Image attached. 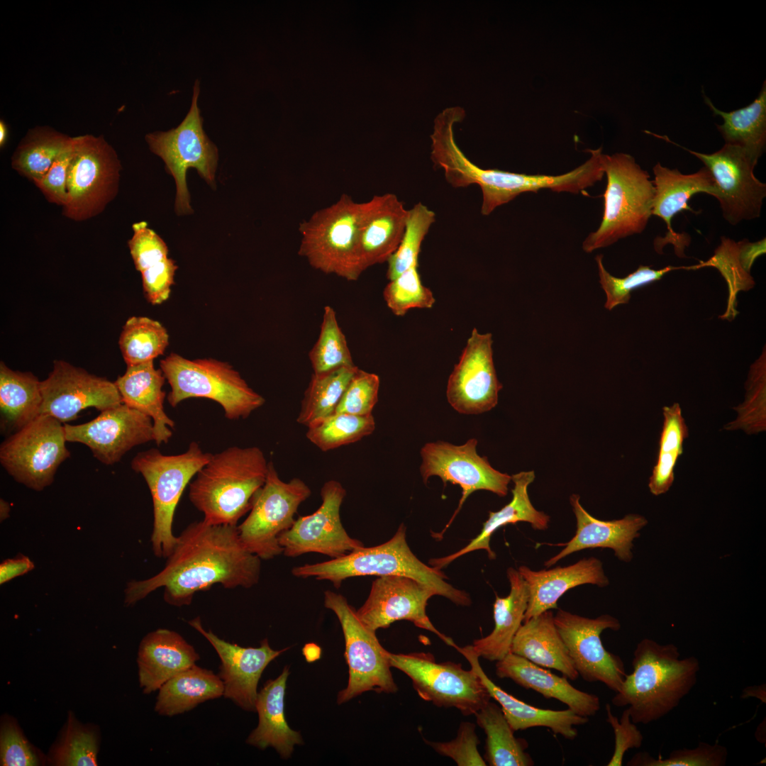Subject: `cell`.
I'll list each match as a JSON object with an SVG mask.
<instances>
[{"mask_svg": "<svg viewBox=\"0 0 766 766\" xmlns=\"http://www.w3.org/2000/svg\"><path fill=\"white\" fill-rule=\"evenodd\" d=\"M42 401L41 381L37 377L31 372L14 371L1 362V428L21 429L40 415Z\"/></svg>", "mask_w": 766, "mask_h": 766, "instance_id": "cell-38", "label": "cell"}, {"mask_svg": "<svg viewBox=\"0 0 766 766\" xmlns=\"http://www.w3.org/2000/svg\"><path fill=\"white\" fill-rule=\"evenodd\" d=\"M118 344L127 366H132L163 355L169 344V334L157 321L132 316L123 327Z\"/></svg>", "mask_w": 766, "mask_h": 766, "instance_id": "cell-45", "label": "cell"}, {"mask_svg": "<svg viewBox=\"0 0 766 766\" xmlns=\"http://www.w3.org/2000/svg\"><path fill=\"white\" fill-rule=\"evenodd\" d=\"M268 462L260 448L233 446L212 455L189 483V497L213 525L237 526L264 484Z\"/></svg>", "mask_w": 766, "mask_h": 766, "instance_id": "cell-4", "label": "cell"}, {"mask_svg": "<svg viewBox=\"0 0 766 766\" xmlns=\"http://www.w3.org/2000/svg\"><path fill=\"white\" fill-rule=\"evenodd\" d=\"M510 592L496 596L493 605L494 627L487 636L476 639L471 645L479 657L489 661L501 660L511 652L513 639L523 622L528 601L527 584L518 570H507Z\"/></svg>", "mask_w": 766, "mask_h": 766, "instance_id": "cell-36", "label": "cell"}, {"mask_svg": "<svg viewBox=\"0 0 766 766\" xmlns=\"http://www.w3.org/2000/svg\"><path fill=\"white\" fill-rule=\"evenodd\" d=\"M554 621L578 675L587 682H601L618 692L627 675L624 664L618 655L605 649L600 635L606 629L618 631L619 621L609 614L589 618L562 609L557 610Z\"/></svg>", "mask_w": 766, "mask_h": 766, "instance_id": "cell-17", "label": "cell"}, {"mask_svg": "<svg viewBox=\"0 0 766 766\" xmlns=\"http://www.w3.org/2000/svg\"><path fill=\"white\" fill-rule=\"evenodd\" d=\"M177 270L174 260L167 257L141 272L143 292L148 302L160 304L169 299Z\"/></svg>", "mask_w": 766, "mask_h": 766, "instance_id": "cell-57", "label": "cell"}, {"mask_svg": "<svg viewBox=\"0 0 766 766\" xmlns=\"http://www.w3.org/2000/svg\"><path fill=\"white\" fill-rule=\"evenodd\" d=\"M438 753L452 758L459 766H485V760L478 750L479 740L472 723L462 722L457 737L448 742L426 741Z\"/></svg>", "mask_w": 766, "mask_h": 766, "instance_id": "cell-55", "label": "cell"}, {"mask_svg": "<svg viewBox=\"0 0 766 766\" xmlns=\"http://www.w3.org/2000/svg\"><path fill=\"white\" fill-rule=\"evenodd\" d=\"M100 746L98 727L82 723L69 711L60 735L46 756L53 766H96Z\"/></svg>", "mask_w": 766, "mask_h": 766, "instance_id": "cell-42", "label": "cell"}, {"mask_svg": "<svg viewBox=\"0 0 766 766\" xmlns=\"http://www.w3.org/2000/svg\"><path fill=\"white\" fill-rule=\"evenodd\" d=\"M194 648L178 633L159 628L140 641L137 657L139 685L145 694L159 689L170 678L196 665Z\"/></svg>", "mask_w": 766, "mask_h": 766, "instance_id": "cell-28", "label": "cell"}, {"mask_svg": "<svg viewBox=\"0 0 766 766\" xmlns=\"http://www.w3.org/2000/svg\"><path fill=\"white\" fill-rule=\"evenodd\" d=\"M34 567L31 560L22 555L6 559L0 565V584H3L13 578L26 574L33 570Z\"/></svg>", "mask_w": 766, "mask_h": 766, "instance_id": "cell-60", "label": "cell"}, {"mask_svg": "<svg viewBox=\"0 0 766 766\" xmlns=\"http://www.w3.org/2000/svg\"><path fill=\"white\" fill-rule=\"evenodd\" d=\"M72 142L73 137L48 126L31 128L12 155V167L35 183L47 173L56 158Z\"/></svg>", "mask_w": 766, "mask_h": 766, "instance_id": "cell-41", "label": "cell"}, {"mask_svg": "<svg viewBox=\"0 0 766 766\" xmlns=\"http://www.w3.org/2000/svg\"><path fill=\"white\" fill-rule=\"evenodd\" d=\"M486 733L485 761L490 766H532L526 740L516 738L501 706L489 701L475 714Z\"/></svg>", "mask_w": 766, "mask_h": 766, "instance_id": "cell-40", "label": "cell"}, {"mask_svg": "<svg viewBox=\"0 0 766 766\" xmlns=\"http://www.w3.org/2000/svg\"><path fill=\"white\" fill-rule=\"evenodd\" d=\"M518 570L528 590L523 622L544 611L558 609L557 601L572 588L585 584L604 587L609 584L602 562L594 557L583 558L567 567L533 571L522 565Z\"/></svg>", "mask_w": 766, "mask_h": 766, "instance_id": "cell-27", "label": "cell"}, {"mask_svg": "<svg viewBox=\"0 0 766 766\" xmlns=\"http://www.w3.org/2000/svg\"><path fill=\"white\" fill-rule=\"evenodd\" d=\"M492 335L474 328L447 384L448 403L458 413L479 414L494 408L502 384L493 360Z\"/></svg>", "mask_w": 766, "mask_h": 766, "instance_id": "cell-21", "label": "cell"}, {"mask_svg": "<svg viewBox=\"0 0 766 766\" xmlns=\"http://www.w3.org/2000/svg\"><path fill=\"white\" fill-rule=\"evenodd\" d=\"M580 496L573 494L570 503L577 520L575 535L567 543L558 544L565 548L545 562L550 567L566 556L587 548H611L616 557L626 562L633 558V540L647 525V519L639 514H628L621 519L601 521L591 516L581 505Z\"/></svg>", "mask_w": 766, "mask_h": 766, "instance_id": "cell-26", "label": "cell"}, {"mask_svg": "<svg viewBox=\"0 0 766 766\" xmlns=\"http://www.w3.org/2000/svg\"><path fill=\"white\" fill-rule=\"evenodd\" d=\"M437 595L434 589L411 577L399 575L379 577L372 582L369 596L356 614L362 623L375 632L400 620L437 635L447 645L455 647L449 637L440 633L426 614L428 599Z\"/></svg>", "mask_w": 766, "mask_h": 766, "instance_id": "cell-20", "label": "cell"}, {"mask_svg": "<svg viewBox=\"0 0 766 766\" xmlns=\"http://www.w3.org/2000/svg\"><path fill=\"white\" fill-rule=\"evenodd\" d=\"M66 442L62 423L40 414L1 443L0 462L16 482L41 491L52 483L58 467L70 456Z\"/></svg>", "mask_w": 766, "mask_h": 766, "instance_id": "cell-15", "label": "cell"}, {"mask_svg": "<svg viewBox=\"0 0 766 766\" xmlns=\"http://www.w3.org/2000/svg\"><path fill=\"white\" fill-rule=\"evenodd\" d=\"M311 494L309 487L299 478L282 481L269 462L265 482L252 499L249 515L238 526L245 548L261 560L283 553L278 538L292 527L299 505Z\"/></svg>", "mask_w": 766, "mask_h": 766, "instance_id": "cell-12", "label": "cell"}, {"mask_svg": "<svg viewBox=\"0 0 766 766\" xmlns=\"http://www.w3.org/2000/svg\"><path fill=\"white\" fill-rule=\"evenodd\" d=\"M379 384L377 374L358 368L344 391L335 413L371 415L378 401Z\"/></svg>", "mask_w": 766, "mask_h": 766, "instance_id": "cell-54", "label": "cell"}, {"mask_svg": "<svg viewBox=\"0 0 766 766\" xmlns=\"http://www.w3.org/2000/svg\"><path fill=\"white\" fill-rule=\"evenodd\" d=\"M689 152L703 162L711 173L718 189L716 199L719 201L724 219L736 226L743 221L760 216L766 196V184L757 179L754 169L757 163L743 148L725 144L712 154L691 150L667 136L648 133Z\"/></svg>", "mask_w": 766, "mask_h": 766, "instance_id": "cell-16", "label": "cell"}, {"mask_svg": "<svg viewBox=\"0 0 766 766\" xmlns=\"http://www.w3.org/2000/svg\"><path fill=\"white\" fill-rule=\"evenodd\" d=\"M221 696L223 685L218 675L194 665L170 678L159 689L155 711L161 716H173Z\"/></svg>", "mask_w": 766, "mask_h": 766, "instance_id": "cell-37", "label": "cell"}, {"mask_svg": "<svg viewBox=\"0 0 766 766\" xmlns=\"http://www.w3.org/2000/svg\"><path fill=\"white\" fill-rule=\"evenodd\" d=\"M726 747L716 743L699 742L693 749L672 751L667 758H655L647 752L635 754L628 762L632 766H723L727 759Z\"/></svg>", "mask_w": 766, "mask_h": 766, "instance_id": "cell-52", "label": "cell"}, {"mask_svg": "<svg viewBox=\"0 0 766 766\" xmlns=\"http://www.w3.org/2000/svg\"><path fill=\"white\" fill-rule=\"evenodd\" d=\"M292 572L297 577H314L318 580L330 581L337 589L343 580L354 577L405 576L431 587L437 595L457 605L471 604L469 595L448 583V577L440 570L424 564L416 557L406 543L404 523L391 539L381 545L362 546L338 558L295 567Z\"/></svg>", "mask_w": 766, "mask_h": 766, "instance_id": "cell-5", "label": "cell"}, {"mask_svg": "<svg viewBox=\"0 0 766 766\" xmlns=\"http://www.w3.org/2000/svg\"><path fill=\"white\" fill-rule=\"evenodd\" d=\"M409 209L394 194L374 195L363 202L357 253L360 268L387 262L404 233Z\"/></svg>", "mask_w": 766, "mask_h": 766, "instance_id": "cell-25", "label": "cell"}, {"mask_svg": "<svg viewBox=\"0 0 766 766\" xmlns=\"http://www.w3.org/2000/svg\"><path fill=\"white\" fill-rule=\"evenodd\" d=\"M477 445L476 438H470L461 445L437 441L426 443L421 450L420 472L425 483L430 477L437 476L445 485L450 482L462 490L458 507L442 533L474 492L487 490L499 496L508 494L511 476L493 468L486 457L478 455Z\"/></svg>", "mask_w": 766, "mask_h": 766, "instance_id": "cell-18", "label": "cell"}, {"mask_svg": "<svg viewBox=\"0 0 766 766\" xmlns=\"http://www.w3.org/2000/svg\"><path fill=\"white\" fill-rule=\"evenodd\" d=\"M765 238L755 243H750L746 239L738 242L740 263L746 272L750 274L756 258L765 253Z\"/></svg>", "mask_w": 766, "mask_h": 766, "instance_id": "cell-61", "label": "cell"}, {"mask_svg": "<svg viewBox=\"0 0 766 766\" xmlns=\"http://www.w3.org/2000/svg\"><path fill=\"white\" fill-rule=\"evenodd\" d=\"M496 675L501 679H510L525 689L534 690L545 698L555 699L584 717L595 715L600 709L596 695L576 689L565 676L560 677L511 652L496 662Z\"/></svg>", "mask_w": 766, "mask_h": 766, "instance_id": "cell-30", "label": "cell"}, {"mask_svg": "<svg viewBox=\"0 0 766 766\" xmlns=\"http://www.w3.org/2000/svg\"><path fill=\"white\" fill-rule=\"evenodd\" d=\"M363 202L343 194L300 223L299 255L314 269L356 281L362 274L357 245Z\"/></svg>", "mask_w": 766, "mask_h": 766, "instance_id": "cell-7", "label": "cell"}, {"mask_svg": "<svg viewBox=\"0 0 766 766\" xmlns=\"http://www.w3.org/2000/svg\"><path fill=\"white\" fill-rule=\"evenodd\" d=\"M212 455L192 442L182 454L167 455L152 448L133 458L132 469L142 474L151 493L154 514L151 543L157 557L167 558L172 553L177 541L172 533L177 506L187 485Z\"/></svg>", "mask_w": 766, "mask_h": 766, "instance_id": "cell-9", "label": "cell"}, {"mask_svg": "<svg viewBox=\"0 0 766 766\" xmlns=\"http://www.w3.org/2000/svg\"><path fill=\"white\" fill-rule=\"evenodd\" d=\"M165 379L162 370L155 369L150 361L127 366L126 372L114 382L122 403L152 420L154 441L157 445L169 442L175 426L164 409L166 393L162 387Z\"/></svg>", "mask_w": 766, "mask_h": 766, "instance_id": "cell-31", "label": "cell"}, {"mask_svg": "<svg viewBox=\"0 0 766 766\" xmlns=\"http://www.w3.org/2000/svg\"><path fill=\"white\" fill-rule=\"evenodd\" d=\"M374 429L372 414L334 413L308 427L306 436L322 451H328L357 442L372 433Z\"/></svg>", "mask_w": 766, "mask_h": 766, "instance_id": "cell-46", "label": "cell"}, {"mask_svg": "<svg viewBox=\"0 0 766 766\" xmlns=\"http://www.w3.org/2000/svg\"><path fill=\"white\" fill-rule=\"evenodd\" d=\"M595 260L599 283L606 296L604 307L609 311L620 304H628L632 291L660 280L672 270L686 269V267L667 266L660 270H654L649 266L640 265L633 272L625 277L618 278L611 275L605 269L602 255L596 256Z\"/></svg>", "mask_w": 766, "mask_h": 766, "instance_id": "cell-51", "label": "cell"}, {"mask_svg": "<svg viewBox=\"0 0 766 766\" xmlns=\"http://www.w3.org/2000/svg\"><path fill=\"white\" fill-rule=\"evenodd\" d=\"M702 93L714 116L723 118V123L716 127L725 144L740 147L758 160L766 146V82L751 104L729 112L717 109L704 90Z\"/></svg>", "mask_w": 766, "mask_h": 766, "instance_id": "cell-39", "label": "cell"}, {"mask_svg": "<svg viewBox=\"0 0 766 766\" xmlns=\"http://www.w3.org/2000/svg\"><path fill=\"white\" fill-rule=\"evenodd\" d=\"M64 428L67 442L87 445L106 465L118 462L133 447L155 439L152 420L123 404L101 411L87 423H65Z\"/></svg>", "mask_w": 766, "mask_h": 766, "instance_id": "cell-23", "label": "cell"}, {"mask_svg": "<svg viewBox=\"0 0 766 766\" xmlns=\"http://www.w3.org/2000/svg\"><path fill=\"white\" fill-rule=\"evenodd\" d=\"M72 155L73 142L69 148L56 158L47 173L35 182L50 202L62 206L67 200V181Z\"/></svg>", "mask_w": 766, "mask_h": 766, "instance_id": "cell-59", "label": "cell"}, {"mask_svg": "<svg viewBox=\"0 0 766 766\" xmlns=\"http://www.w3.org/2000/svg\"><path fill=\"white\" fill-rule=\"evenodd\" d=\"M357 369L355 365L324 373H313L301 401L297 422L308 428L334 413Z\"/></svg>", "mask_w": 766, "mask_h": 766, "instance_id": "cell-44", "label": "cell"}, {"mask_svg": "<svg viewBox=\"0 0 766 766\" xmlns=\"http://www.w3.org/2000/svg\"><path fill=\"white\" fill-rule=\"evenodd\" d=\"M554 616L548 610L524 621L513 639L511 653L574 680L579 675L556 628Z\"/></svg>", "mask_w": 766, "mask_h": 766, "instance_id": "cell-35", "label": "cell"}, {"mask_svg": "<svg viewBox=\"0 0 766 766\" xmlns=\"http://www.w3.org/2000/svg\"><path fill=\"white\" fill-rule=\"evenodd\" d=\"M601 165L607 179L604 213L599 228L582 243L587 253L642 233L653 212V182L633 157L626 153L603 154Z\"/></svg>", "mask_w": 766, "mask_h": 766, "instance_id": "cell-6", "label": "cell"}, {"mask_svg": "<svg viewBox=\"0 0 766 766\" xmlns=\"http://www.w3.org/2000/svg\"><path fill=\"white\" fill-rule=\"evenodd\" d=\"M309 358L313 373H324L344 367L355 366L335 311L330 306L323 309L319 335L309 351Z\"/></svg>", "mask_w": 766, "mask_h": 766, "instance_id": "cell-47", "label": "cell"}, {"mask_svg": "<svg viewBox=\"0 0 766 766\" xmlns=\"http://www.w3.org/2000/svg\"><path fill=\"white\" fill-rule=\"evenodd\" d=\"M738 243L721 238V243L715 250L714 255L706 262L687 267V270H697L704 267L717 268L726 279L728 287L727 309L722 319L732 321L738 313L736 310V296L740 291H748L753 287L755 282L750 274L742 267L738 257Z\"/></svg>", "mask_w": 766, "mask_h": 766, "instance_id": "cell-49", "label": "cell"}, {"mask_svg": "<svg viewBox=\"0 0 766 766\" xmlns=\"http://www.w3.org/2000/svg\"><path fill=\"white\" fill-rule=\"evenodd\" d=\"M662 414L664 421L657 460L648 483L650 492L655 496L666 493L672 485L675 467L683 453L684 440L689 436V429L678 403L664 406Z\"/></svg>", "mask_w": 766, "mask_h": 766, "instance_id": "cell-43", "label": "cell"}, {"mask_svg": "<svg viewBox=\"0 0 766 766\" xmlns=\"http://www.w3.org/2000/svg\"><path fill=\"white\" fill-rule=\"evenodd\" d=\"M324 606L338 618L345 638V657L349 667L348 686L338 695L342 704L368 691L394 693L398 690L390 670L388 652L379 642L375 632L367 628L356 610L342 594L324 592Z\"/></svg>", "mask_w": 766, "mask_h": 766, "instance_id": "cell-13", "label": "cell"}, {"mask_svg": "<svg viewBox=\"0 0 766 766\" xmlns=\"http://www.w3.org/2000/svg\"><path fill=\"white\" fill-rule=\"evenodd\" d=\"M435 220V213L421 202L409 209L402 239L387 261V278L389 281L412 266L418 265L422 243Z\"/></svg>", "mask_w": 766, "mask_h": 766, "instance_id": "cell-48", "label": "cell"}, {"mask_svg": "<svg viewBox=\"0 0 766 766\" xmlns=\"http://www.w3.org/2000/svg\"><path fill=\"white\" fill-rule=\"evenodd\" d=\"M391 667L405 673L418 696L439 707H454L462 714H475L491 699L481 679L459 663L437 662L431 653L388 652Z\"/></svg>", "mask_w": 766, "mask_h": 766, "instance_id": "cell-14", "label": "cell"}, {"mask_svg": "<svg viewBox=\"0 0 766 766\" xmlns=\"http://www.w3.org/2000/svg\"><path fill=\"white\" fill-rule=\"evenodd\" d=\"M653 170L655 196L652 215L660 217L665 223L666 238L677 242L682 236L672 229L673 218L682 211L695 212L688 202L697 193L708 194L716 198L718 189L715 180L705 166L695 173L684 174L677 169H670L657 162Z\"/></svg>", "mask_w": 766, "mask_h": 766, "instance_id": "cell-34", "label": "cell"}, {"mask_svg": "<svg viewBox=\"0 0 766 766\" xmlns=\"http://www.w3.org/2000/svg\"><path fill=\"white\" fill-rule=\"evenodd\" d=\"M261 559L242 543L238 526L190 523L177 536L165 567L145 580H133L125 589L131 606L160 587L170 605H189L194 595L220 584L226 589L250 588L260 577Z\"/></svg>", "mask_w": 766, "mask_h": 766, "instance_id": "cell-1", "label": "cell"}, {"mask_svg": "<svg viewBox=\"0 0 766 766\" xmlns=\"http://www.w3.org/2000/svg\"><path fill=\"white\" fill-rule=\"evenodd\" d=\"M199 92V82L196 79L190 109L177 127L145 135L150 150L162 159L167 171L175 180V211L178 215L192 213L186 178L188 169H196L208 184L215 186L218 153L203 129V118L198 106Z\"/></svg>", "mask_w": 766, "mask_h": 766, "instance_id": "cell-10", "label": "cell"}, {"mask_svg": "<svg viewBox=\"0 0 766 766\" xmlns=\"http://www.w3.org/2000/svg\"><path fill=\"white\" fill-rule=\"evenodd\" d=\"M535 478L533 471H522L513 474L511 480L514 486L511 490V501L497 511H489V518L484 523L481 532L468 545L446 557L432 558L429 564L440 570L460 556L477 550H485L488 557L494 559L496 555L489 544L491 536L500 527L507 524L527 522L535 530L548 529L550 516L535 509L528 494V487Z\"/></svg>", "mask_w": 766, "mask_h": 766, "instance_id": "cell-32", "label": "cell"}, {"mask_svg": "<svg viewBox=\"0 0 766 766\" xmlns=\"http://www.w3.org/2000/svg\"><path fill=\"white\" fill-rule=\"evenodd\" d=\"M133 235L128 242L135 267L143 272L156 263L167 258L169 250L165 241L146 222L133 225Z\"/></svg>", "mask_w": 766, "mask_h": 766, "instance_id": "cell-56", "label": "cell"}, {"mask_svg": "<svg viewBox=\"0 0 766 766\" xmlns=\"http://www.w3.org/2000/svg\"><path fill=\"white\" fill-rule=\"evenodd\" d=\"M626 675L612 698L618 707L628 706L634 723L648 724L675 709L695 686L700 670L694 656L680 658L678 648L644 638L638 643Z\"/></svg>", "mask_w": 766, "mask_h": 766, "instance_id": "cell-2", "label": "cell"}, {"mask_svg": "<svg viewBox=\"0 0 766 766\" xmlns=\"http://www.w3.org/2000/svg\"><path fill=\"white\" fill-rule=\"evenodd\" d=\"M8 129L5 122L2 120L0 121V146L3 147L7 139Z\"/></svg>", "mask_w": 766, "mask_h": 766, "instance_id": "cell-63", "label": "cell"}, {"mask_svg": "<svg viewBox=\"0 0 766 766\" xmlns=\"http://www.w3.org/2000/svg\"><path fill=\"white\" fill-rule=\"evenodd\" d=\"M303 654L308 662L318 660L321 657V648L315 643H307L303 648Z\"/></svg>", "mask_w": 766, "mask_h": 766, "instance_id": "cell-62", "label": "cell"}, {"mask_svg": "<svg viewBox=\"0 0 766 766\" xmlns=\"http://www.w3.org/2000/svg\"><path fill=\"white\" fill-rule=\"evenodd\" d=\"M590 158L572 171L560 175L527 174L494 169H483L472 162L455 140L443 143L436 151L434 165L443 170L454 187L477 184L482 196L481 213L488 216L497 207L525 192L549 189L556 192L579 194L601 181L604 175L601 148L590 150Z\"/></svg>", "mask_w": 766, "mask_h": 766, "instance_id": "cell-3", "label": "cell"}, {"mask_svg": "<svg viewBox=\"0 0 766 766\" xmlns=\"http://www.w3.org/2000/svg\"><path fill=\"white\" fill-rule=\"evenodd\" d=\"M383 296L387 307L397 316H404L412 309H431L435 302L432 291L422 284L418 265L389 281Z\"/></svg>", "mask_w": 766, "mask_h": 766, "instance_id": "cell-50", "label": "cell"}, {"mask_svg": "<svg viewBox=\"0 0 766 766\" xmlns=\"http://www.w3.org/2000/svg\"><path fill=\"white\" fill-rule=\"evenodd\" d=\"M160 366L171 387L167 401L172 407L189 398H205L220 404L226 418L238 420L248 417L265 402L228 362L189 360L172 353Z\"/></svg>", "mask_w": 766, "mask_h": 766, "instance_id": "cell-8", "label": "cell"}, {"mask_svg": "<svg viewBox=\"0 0 766 766\" xmlns=\"http://www.w3.org/2000/svg\"><path fill=\"white\" fill-rule=\"evenodd\" d=\"M45 763L46 756L29 742L16 720L4 715L0 724V765L38 766Z\"/></svg>", "mask_w": 766, "mask_h": 766, "instance_id": "cell-53", "label": "cell"}, {"mask_svg": "<svg viewBox=\"0 0 766 766\" xmlns=\"http://www.w3.org/2000/svg\"><path fill=\"white\" fill-rule=\"evenodd\" d=\"M188 623L206 638L221 660L217 675L223 682V696L245 711H256L257 687L262 672L288 648L275 650L267 638L261 641L260 647L244 648L204 629L199 617Z\"/></svg>", "mask_w": 766, "mask_h": 766, "instance_id": "cell-24", "label": "cell"}, {"mask_svg": "<svg viewBox=\"0 0 766 766\" xmlns=\"http://www.w3.org/2000/svg\"><path fill=\"white\" fill-rule=\"evenodd\" d=\"M289 675L288 666L274 679L268 680L257 693L255 703L259 722L247 743L265 750L272 747L281 757H290L295 745L303 743L300 733L292 730L284 716V694Z\"/></svg>", "mask_w": 766, "mask_h": 766, "instance_id": "cell-33", "label": "cell"}, {"mask_svg": "<svg viewBox=\"0 0 766 766\" xmlns=\"http://www.w3.org/2000/svg\"><path fill=\"white\" fill-rule=\"evenodd\" d=\"M9 513V504L4 500L1 499V518L4 519L8 517Z\"/></svg>", "mask_w": 766, "mask_h": 766, "instance_id": "cell-64", "label": "cell"}, {"mask_svg": "<svg viewBox=\"0 0 766 766\" xmlns=\"http://www.w3.org/2000/svg\"><path fill=\"white\" fill-rule=\"evenodd\" d=\"M322 503L313 514L299 516L290 528L281 533L279 543L283 554L296 557L316 553L335 559L364 546L351 538L344 528L340 515L346 490L336 480L325 482L321 490Z\"/></svg>", "mask_w": 766, "mask_h": 766, "instance_id": "cell-19", "label": "cell"}, {"mask_svg": "<svg viewBox=\"0 0 766 766\" xmlns=\"http://www.w3.org/2000/svg\"><path fill=\"white\" fill-rule=\"evenodd\" d=\"M455 649L468 660L471 668L479 677L491 697L499 704L514 731L538 726L546 727L555 734L572 740L578 734L574 726L584 725L588 722V717L578 715L569 708L558 711L543 709L515 698L487 677L479 664V657L473 651L471 645L462 648L457 645Z\"/></svg>", "mask_w": 766, "mask_h": 766, "instance_id": "cell-29", "label": "cell"}, {"mask_svg": "<svg viewBox=\"0 0 766 766\" xmlns=\"http://www.w3.org/2000/svg\"><path fill=\"white\" fill-rule=\"evenodd\" d=\"M121 169L115 150L102 135L74 137L62 213L80 221L102 212L117 194Z\"/></svg>", "mask_w": 766, "mask_h": 766, "instance_id": "cell-11", "label": "cell"}, {"mask_svg": "<svg viewBox=\"0 0 766 766\" xmlns=\"http://www.w3.org/2000/svg\"><path fill=\"white\" fill-rule=\"evenodd\" d=\"M606 711L607 721L611 726L615 736L614 751L607 765L621 766L625 753L631 748H640L643 736L631 721L628 709L623 711L620 720L612 714L609 704L606 705Z\"/></svg>", "mask_w": 766, "mask_h": 766, "instance_id": "cell-58", "label": "cell"}, {"mask_svg": "<svg viewBox=\"0 0 766 766\" xmlns=\"http://www.w3.org/2000/svg\"><path fill=\"white\" fill-rule=\"evenodd\" d=\"M41 393L40 414L61 423L74 421L89 407L102 411L123 404L115 382L62 360H55L41 381Z\"/></svg>", "mask_w": 766, "mask_h": 766, "instance_id": "cell-22", "label": "cell"}]
</instances>
